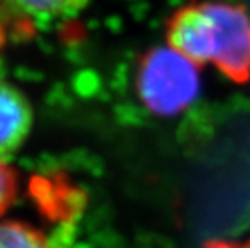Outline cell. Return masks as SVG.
<instances>
[{"label":"cell","instance_id":"1","mask_svg":"<svg viewBox=\"0 0 250 248\" xmlns=\"http://www.w3.org/2000/svg\"><path fill=\"white\" fill-rule=\"evenodd\" d=\"M168 45L197 63L213 65L234 81L250 77V15L242 5L199 2L168 21Z\"/></svg>","mask_w":250,"mask_h":248},{"label":"cell","instance_id":"2","mask_svg":"<svg viewBox=\"0 0 250 248\" xmlns=\"http://www.w3.org/2000/svg\"><path fill=\"white\" fill-rule=\"evenodd\" d=\"M136 84L148 112L157 116L179 114L200 94L199 65L171 45L155 47L142 57Z\"/></svg>","mask_w":250,"mask_h":248},{"label":"cell","instance_id":"3","mask_svg":"<svg viewBox=\"0 0 250 248\" xmlns=\"http://www.w3.org/2000/svg\"><path fill=\"white\" fill-rule=\"evenodd\" d=\"M31 126L33 108L29 100L12 82L0 77V160L24 144Z\"/></svg>","mask_w":250,"mask_h":248},{"label":"cell","instance_id":"4","mask_svg":"<svg viewBox=\"0 0 250 248\" xmlns=\"http://www.w3.org/2000/svg\"><path fill=\"white\" fill-rule=\"evenodd\" d=\"M18 12L33 18H58L73 15L86 5L87 0H8Z\"/></svg>","mask_w":250,"mask_h":248},{"label":"cell","instance_id":"5","mask_svg":"<svg viewBox=\"0 0 250 248\" xmlns=\"http://www.w3.org/2000/svg\"><path fill=\"white\" fill-rule=\"evenodd\" d=\"M0 248H50L42 232L18 221L0 223Z\"/></svg>","mask_w":250,"mask_h":248},{"label":"cell","instance_id":"6","mask_svg":"<svg viewBox=\"0 0 250 248\" xmlns=\"http://www.w3.org/2000/svg\"><path fill=\"white\" fill-rule=\"evenodd\" d=\"M18 191V179L13 168L8 166L5 160H0V218L10 205L13 203Z\"/></svg>","mask_w":250,"mask_h":248},{"label":"cell","instance_id":"7","mask_svg":"<svg viewBox=\"0 0 250 248\" xmlns=\"http://www.w3.org/2000/svg\"><path fill=\"white\" fill-rule=\"evenodd\" d=\"M204 248H250V239L247 240H215Z\"/></svg>","mask_w":250,"mask_h":248}]
</instances>
